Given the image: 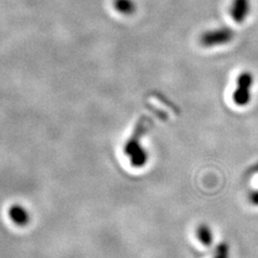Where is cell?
<instances>
[{
  "label": "cell",
  "instance_id": "obj_1",
  "mask_svg": "<svg viewBox=\"0 0 258 258\" xmlns=\"http://www.w3.org/2000/svg\"><path fill=\"white\" fill-rule=\"evenodd\" d=\"M255 79L251 71H242L237 77L236 88L232 93V100L237 107H247L252 101Z\"/></svg>",
  "mask_w": 258,
  "mask_h": 258
},
{
  "label": "cell",
  "instance_id": "obj_2",
  "mask_svg": "<svg viewBox=\"0 0 258 258\" xmlns=\"http://www.w3.org/2000/svg\"><path fill=\"white\" fill-rule=\"evenodd\" d=\"M235 31L228 27H220L205 31L200 37V44L205 47H217L230 43L235 39Z\"/></svg>",
  "mask_w": 258,
  "mask_h": 258
},
{
  "label": "cell",
  "instance_id": "obj_3",
  "mask_svg": "<svg viewBox=\"0 0 258 258\" xmlns=\"http://www.w3.org/2000/svg\"><path fill=\"white\" fill-rule=\"evenodd\" d=\"M251 0H231L228 8L230 19L237 23H244L251 14Z\"/></svg>",
  "mask_w": 258,
  "mask_h": 258
},
{
  "label": "cell",
  "instance_id": "obj_4",
  "mask_svg": "<svg viewBox=\"0 0 258 258\" xmlns=\"http://www.w3.org/2000/svg\"><path fill=\"white\" fill-rule=\"evenodd\" d=\"M197 239L201 244L206 246H210L213 242V232L208 225H200L196 230Z\"/></svg>",
  "mask_w": 258,
  "mask_h": 258
},
{
  "label": "cell",
  "instance_id": "obj_5",
  "mask_svg": "<svg viewBox=\"0 0 258 258\" xmlns=\"http://www.w3.org/2000/svg\"><path fill=\"white\" fill-rule=\"evenodd\" d=\"M114 7L119 13L125 15L132 14L136 10V7L133 0H115Z\"/></svg>",
  "mask_w": 258,
  "mask_h": 258
},
{
  "label": "cell",
  "instance_id": "obj_6",
  "mask_svg": "<svg viewBox=\"0 0 258 258\" xmlns=\"http://www.w3.org/2000/svg\"><path fill=\"white\" fill-rule=\"evenodd\" d=\"M213 258H229V247L227 244H221L217 246Z\"/></svg>",
  "mask_w": 258,
  "mask_h": 258
}]
</instances>
